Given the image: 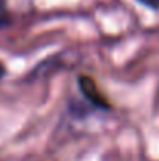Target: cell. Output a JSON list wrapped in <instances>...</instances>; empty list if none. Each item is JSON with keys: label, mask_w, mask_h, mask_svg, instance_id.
Here are the masks:
<instances>
[{"label": "cell", "mask_w": 159, "mask_h": 161, "mask_svg": "<svg viewBox=\"0 0 159 161\" xmlns=\"http://www.w3.org/2000/svg\"><path fill=\"white\" fill-rule=\"evenodd\" d=\"M139 3L145 5L147 8H151V9H159V0H137Z\"/></svg>", "instance_id": "obj_2"}, {"label": "cell", "mask_w": 159, "mask_h": 161, "mask_svg": "<svg viewBox=\"0 0 159 161\" xmlns=\"http://www.w3.org/2000/svg\"><path fill=\"white\" fill-rule=\"evenodd\" d=\"M6 14H5V0H0V27L6 24Z\"/></svg>", "instance_id": "obj_3"}, {"label": "cell", "mask_w": 159, "mask_h": 161, "mask_svg": "<svg viewBox=\"0 0 159 161\" xmlns=\"http://www.w3.org/2000/svg\"><path fill=\"white\" fill-rule=\"evenodd\" d=\"M80 89H81V92L84 94V97H86L91 103H94L95 107H108L91 78H86V77L81 78V80H80Z\"/></svg>", "instance_id": "obj_1"}, {"label": "cell", "mask_w": 159, "mask_h": 161, "mask_svg": "<svg viewBox=\"0 0 159 161\" xmlns=\"http://www.w3.org/2000/svg\"><path fill=\"white\" fill-rule=\"evenodd\" d=\"M3 75H5V67H3V64L0 63V78H2Z\"/></svg>", "instance_id": "obj_4"}]
</instances>
